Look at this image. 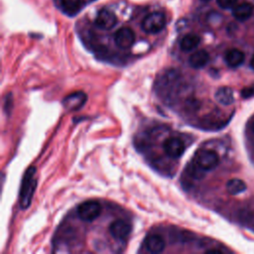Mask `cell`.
<instances>
[{"mask_svg":"<svg viewBox=\"0 0 254 254\" xmlns=\"http://www.w3.org/2000/svg\"><path fill=\"white\" fill-rule=\"evenodd\" d=\"M36 168L30 167L23 177L21 189H20V205L21 208H28L31 204L32 197L37 187V180L35 178Z\"/></svg>","mask_w":254,"mask_h":254,"instance_id":"1","label":"cell"},{"mask_svg":"<svg viewBox=\"0 0 254 254\" xmlns=\"http://www.w3.org/2000/svg\"><path fill=\"white\" fill-rule=\"evenodd\" d=\"M166 25V17L161 12H153L147 15L142 22V29L148 34L161 32Z\"/></svg>","mask_w":254,"mask_h":254,"instance_id":"2","label":"cell"},{"mask_svg":"<svg viewBox=\"0 0 254 254\" xmlns=\"http://www.w3.org/2000/svg\"><path fill=\"white\" fill-rule=\"evenodd\" d=\"M193 163L203 171H210L218 165L219 158L212 150H200L195 154Z\"/></svg>","mask_w":254,"mask_h":254,"instance_id":"3","label":"cell"},{"mask_svg":"<svg viewBox=\"0 0 254 254\" xmlns=\"http://www.w3.org/2000/svg\"><path fill=\"white\" fill-rule=\"evenodd\" d=\"M101 213V205L96 200H86L81 202L77 207V214L83 221H92Z\"/></svg>","mask_w":254,"mask_h":254,"instance_id":"4","label":"cell"},{"mask_svg":"<svg viewBox=\"0 0 254 254\" xmlns=\"http://www.w3.org/2000/svg\"><path fill=\"white\" fill-rule=\"evenodd\" d=\"M163 149L167 156L173 159L180 158L185 152V144L178 137H170L164 141Z\"/></svg>","mask_w":254,"mask_h":254,"instance_id":"5","label":"cell"},{"mask_svg":"<svg viewBox=\"0 0 254 254\" xmlns=\"http://www.w3.org/2000/svg\"><path fill=\"white\" fill-rule=\"evenodd\" d=\"M114 42L120 49H129L135 42V34L132 29L122 27L116 31L114 35Z\"/></svg>","mask_w":254,"mask_h":254,"instance_id":"6","label":"cell"},{"mask_svg":"<svg viewBox=\"0 0 254 254\" xmlns=\"http://www.w3.org/2000/svg\"><path fill=\"white\" fill-rule=\"evenodd\" d=\"M132 225L123 220V219H116L109 225V233L115 239H124L131 233Z\"/></svg>","mask_w":254,"mask_h":254,"instance_id":"7","label":"cell"},{"mask_svg":"<svg viewBox=\"0 0 254 254\" xmlns=\"http://www.w3.org/2000/svg\"><path fill=\"white\" fill-rule=\"evenodd\" d=\"M116 23L117 18L115 14L108 9L100 10L95 18V25L102 30H110L116 25Z\"/></svg>","mask_w":254,"mask_h":254,"instance_id":"8","label":"cell"},{"mask_svg":"<svg viewBox=\"0 0 254 254\" xmlns=\"http://www.w3.org/2000/svg\"><path fill=\"white\" fill-rule=\"evenodd\" d=\"M87 97L84 92L82 91H75L70 94H68L64 100H63V105L67 109V110H77L79 109L86 101Z\"/></svg>","mask_w":254,"mask_h":254,"instance_id":"9","label":"cell"},{"mask_svg":"<svg viewBox=\"0 0 254 254\" xmlns=\"http://www.w3.org/2000/svg\"><path fill=\"white\" fill-rule=\"evenodd\" d=\"M146 249L151 253H161L166 247L165 240L158 234H150L144 241Z\"/></svg>","mask_w":254,"mask_h":254,"instance_id":"10","label":"cell"},{"mask_svg":"<svg viewBox=\"0 0 254 254\" xmlns=\"http://www.w3.org/2000/svg\"><path fill=\"white\" fill-rule=\"evenodd\" d=\"M209 61V55L204 50H199L190 55L189 59V64L193 68L203 67Z\"/></svg>","mask_w":254,"mask_h":254,"instance_id":"11","label":"cell"},{"mask_svg":"<svg viewBox=\"0 0 254 254\" xmlns=\"http://www.w3.org/2000/svg\"><path fill=\"white\" fill-rule=\"evenodd\" d=\"M225 62L230 67H237L241 65L244 62V53L238 49H231L225 54Z\"/></svg>","mask_w":254,"mask_h":254,"instance_id":"12","label":"cell"},{"mask_svg":"<svg viewBox=\"0 0 254 254\" xmlns=\"http://www.w3.org/2000/svg\"><path fill=\"white\" fill-rule=\"evenodd\" d=\"M253 7L249 3H241L236 5L232 10V15L238 21H246L252 15Z\"/></svg>","mask_w":254,"mask_h":254,"instance_id":"13","label":"cell"},{"mask_svg":"<svg viewBox=\"0 0 254 254\" xmlns=\"http://www.w3.org/2000/svg\"><path fill=\"white\" fill-rule=\"evenodd\" d=\"M200 43V38L196 34H187L183 37L180 43V47L185 52H190L195 49Z\"/></svg>","mask_w":254,"mask_h":254,"instance_id":"14","label":"cell"},{"mask_svg":"<svg viewBox=\"0 0 254 254\" xmlns=\"http://www.w3.org/2000/svg\"><path fill=\"white\" fill-rule=\"evenodd\" d=\"M215 99L222 105H230L234 101L233 91L230 87L222 86L215 92Z\"/></svg>","mask_w":254,"mask_h":254,"instance_id":"15","label":"cell"},{"mask_svg":"<svg viewBox=\"0 0 254 254\" xmlns=\"http://www.w3.org/2000/svg\"><path fill=\"white\" fill-rule=\"evenodd\" d=\"M226 190L230 194H238L246 190V184L240 179H231L226 183Z\"/></svg>","mask_w":254,"mask_h":254,"instance_id":"16","label":"cell"},{"mask_svg":"<svg viewBox=\"0 0 254 254\" xmlns=\"http://www.w3.org/2000/svg\"><path fill=\"white\" fill-rule=\"evenodd\" d=\"M63 8L69 14H74L80 9L81 0H61Z\"/></svg>","mask_w":254,"mask_h":254,"instance_id":"17","label":"cell"},{"mask_svg":"<svg viewBox=\"0 0 254 254\" xmlns=\"http://www.w3.org/2000/svg\"><path fill=\"white\" fill-rule=\"evenodd\" d=\"M219 7L223 9H229L232 7H235L237 0H216Z\"/></svg>","mask_w":254,"mask_h":254,"instance_id":"18","label":"cell"},{"mask_svg":"<svg viewBox=\"0 0 254 254\" xmlns=\"http://www.w3.org/2000/svg\"><path fill=\"white\" fill-rule=\"evenodd\" d=\"M241 94H242V96H243L244 98H247V97H250V96L253 94V90H252V88H250V87H246V88H244V89L242 90Z\"/></svg>","mask_w":254,"mask_h":254,"instance_id":"19","label":"cell"},{"mask_svg":"<svg viewBox=\"0 0 254 254\" xmlns=\"http://www.w3.org/2000/svg\"><path fill=\"white\" fill-rule=\"evenodd\" d=\"M206 253H209V254H210V253H213V254H214V253H215V254H221V251H220V250H217V249H210V250H207Z\"/></svg>","mask_w":254,"mask_h":254,"instance_id":"20","label":"cell"},{"mask_svg":"<svg viewBox=\"0 0 254 254\" xmlns=\"http://www.w3.org/2000/svg\"><path fill=\"white\" fill-rule=\"evenodd\" d=\"M250 65H251V67L254 69V56L252 57V59H251V62H250Z\"/></svg>","mask_w":254,"mask_h":254,"instance_id":"21","label":"cell"},{"mask_svg":"<svg viewBox=\"0 0 254 254\" xmlns=\"http://www.w3.org/2000/svg\"><path fill=\"white\" fill-rule=\"evenodd\" d=\"M252 131L254 132V122H253V124H252Z\"/></svg>","mask_w":254,"mask_h":254,"instance_id":"22","label":"cell"},{"mask_svg":"<svg viewBox=\"0 0 254 254\" xmlns=\"http://www.w3.org/2000/svg\"><path fill=\"white\" fill-rule=\"evenodd\" d=\"M201 1H205L206 2V1H209V0H201Z\"/></svg>","mask_w":254,"mask_h":254,"instance_id":"23","label":"cell"}]
</instances>
